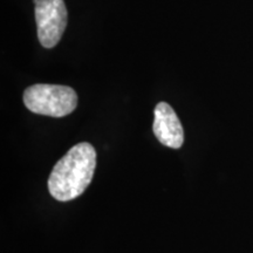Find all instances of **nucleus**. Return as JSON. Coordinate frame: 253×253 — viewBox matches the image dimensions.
I'll use <instances>...</instances> for the list:
<instances>
[{
    "instance_id": "f257e3e1",
    "label": "nucleus",
    "mask_w": 253,
    "mask_h": 253,
    "mask_svg": "<svg viewBox=\"0 0 253 253\" xmlns=\"http://www.w3.org/2000/svg\"><path fill=\"white\" fill-rule=\"evenodd\" d=\"M96 168V151L88 142H82L67 151L53 168L48 190L60 202L75 199L84 192L93 179Z\"/></svg>"
},
{
    "instance_id": "f03ea898",
    "label": "nucleus",
    "mask_w": 253,
    "mask_h": 253,
    "mask_svg": "<svg viewBox=\"0 0 253 253\" xmlns=\"http://www.w3.org/2000/svg\"><path fill=\"white\" fill-rule=\"evenodd\" d=\"M24 103L34 114L63 118L77 108L78 94L73 88L61 84H33L24 91Z\"/></svg>"
},
{
    "instance_id": "7ed1b4c3",
    "label": "nucleus",
    "mask_w": 253,
    "mask_h": 253,
    "mask_svg": "<svg viewBox=\"0 0 253 253\" xmlns=\"http://www.w3.org/2000/svg\"><path fill=\"white\" fill-rule=\"evenodd\" d=\"M67 18L63 0H38L36 2L38 38L45 48L58 45L67 26Z\"/></svg>"
},
{
    "instance_id": "20e7f679",
    "label": "nucleus",
    "mask_w": 253,
    "mask_h": 253,
    "mask_svg": "<svg viewBox=\"0 0 253 253\" xmlns=\"http://www.w3.org/2000/svg\"><path fill=\"white\" fill-rule=\"evenodd\" d=\"M154 115L153 130L157 140L168 148L179 149L184 143V130L175 110L167 102H160Z\"/></svg>"
}]
</instances>
